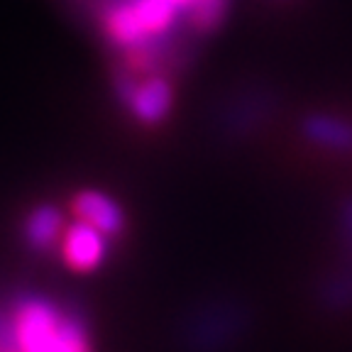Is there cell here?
I'll use <instances>...</instances> for the list:
<instances>
[{
  "instance_id": "6da1fadb",
  "label": "cell",
  "mask_w": 352,
  "mask_h": 352,
  "mask_svg": "<svg viewBox=\"0 0 352 352\" xmlns=\"http://www.w3.org/2000/svg\"><path fill=\"white\" fill-rule=\"evenodd\" d=\"M0 352H91L81 318L44 296H22L8 316Z\"/></svg>"
},
{
  "instance_id": "7a4b0ae2",
  "label": "cell",
  "mask_w": 352,
  "mask_h": 352,
  "mask_svg": "<svg viewBox=\"0 0 352 352\" xmlns=\"http://www.w3.org/2000/svg\"><path fill=\"white\" fill-rule=\"evenodd\" d=\"M59 250L64 262L74 272H94L98 270L108 252V237L100 230L91 228L83 220H76L74 226L64 228L59 240Z\"/></svg>"
},
{
  "instance_id": "3957f363",
  "label": "cell",
  "mask_w": 352,
  "mask_h": 352,
  "mask_svg": "<svg viewBox=\"0 0 352 352\" xmlns=\"http://www.w3.org/2000/svg\"><path fill=\"white\" fill-rule=\"evenodd\" d=\"M120 94L125 103L130 105L132 116L140 118L142 122H157L166 116L174 103V94L166 78L147 76L142 81L135 78H122Z\"/></svg>"
},
{
  "instance_id": "277c9868",
  "label": "cell",
  "mask_w": 352,
  "mask_h": 352,
  "mask_svg": "<svg viewBox=\"0 0 352 352\" xmlns=\"http://www.w3.org/2000/svg\"><path fill=\"white\" fill-rule=\"evenodd\" d=\"M74 213L76 220H83L91 228L100 230L105 237H116L122 230V210L110 196L100 191H81L74 198Z\"/></svg>"
},
{
  "instance_id": "5b68a950",
  "label": "cell",
  "mask_w": 352,
  "mask_h": 352,
  "mask_svg": "<svg viewBox=\"0 0 352 352\" xmlns=\"http://www.w3.org/2000/svg\"><path fill=\"white\" fill-rule=\"evenodd\" d=\"M303 132L318 147L352 154V120H347V118L311 116L303 125Z\"/></svg>"
},
{
  "instance_id": "8992f818",
  "label": "cell",
  "mask_w": 352,
  "mask_h": 352,
  "mask_svg": "<svg viewBox=\"0 0 352 352\" xmlns=\"http://www.w3.org/2000/svg\"><path fill=\"white\" fill-rule=\"evenodd\" d=\"M64 215L52 206H39L25 220V237L34 250H47L64 235Z\"/></svg>"
},
{
  "instance_id": "52a82bcc",
  "label": "cell",
  "mask_w": 352,
  "mask_h": 352,
  "mask_svg": "<svg viewBox=\"0 0 352 352\" xmlns=\"http://www.w3.org/2000/svg\"><path fill=\"white\" fill-rule=\"evenodd\" d=\"M228 6H230V0H193L188 15L198 30H213L223 20Z\"/></svg>"
},
{
  "instance_id": "ba28073f",
  "label": "cell",
  "mask_w": 352,
  "mask_h": 352,
  "mask_svg": "<svg viewBox=\"0 0 352 352\" xmlns=\"http://www.w3.org/2000/svg\"><path fill=\"white\" fill-rule=\"evenodd\" d=\"M169 3H174V6L179 8V10H188V8H191L193 0H169Z\"/></svg>"
}]
</instances>
